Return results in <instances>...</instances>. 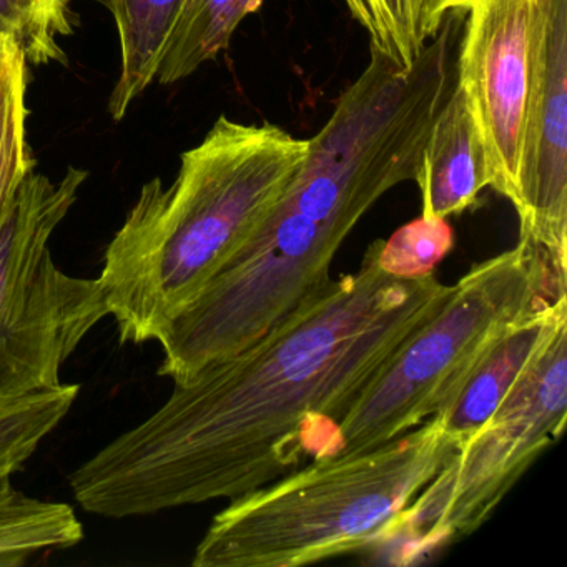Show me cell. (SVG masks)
<instances>
[{
	"label": "cell",
	"mask_w": 567,
	"mask_h": 567,
	"mask_svg": "<svg viewBox=\"0 0 567 567\" xmlns=\"http://www.w3.org/2000/svg\"><path fill=\"white\" fill-rule=\"evenodd\" d=\"M434 277L378 264L330 280L240 353L175 383L147 420L69 476L87 513L147 516L235 499L330 454L338 424L406 338L450 297Z\"/></svg>",
	"instance_id": "obj_1"
},
{
	"label": "cell",
	"mask_w": 567,
	"mask_h": 567,
	"mask_svg": "<svg viewBox=\"0 0 567 567\" xmlns=\"http://www.w3.org/2000/svg\"><path fill=\"white\" fill-rule=\"evenodd\" d=\"M307 154L308 141L277 125L221 115L182 155L171 187H142L101 274L122 344L164 337L267 220Z\"/></svg>",
	"instance_id": "obj_2"
},
{
	"label": "cell",
	"mask_w": 567,
	"mask_h": 567,
	"mask_svg": "<svg viewBox=\"0 0 567 567\" xmlns=\"http://www.w3.org/2000/svg\"><path fill=\"white\" fill-rule=\"evenodd\" d=\"M454 451L433 416L373 450L310 461L231 499L192 566L298 567L380 547Z\"/></svg>",
	"instance_id": "obj_3"
},
{
	"label": "cell",
	"mask_w": 567,
	"mask_h": 567,
	"mask_svg": "<svg viewBox=\"0 0 567 567\" xmlns=\"http://www.w3.org/2000/svg\"><path fill=\"white\" fill-rule=\"evenodd\" d=\"M559 295L566 285L533 245L474 265L361 391L327 457L373 450L433 417L494 341Z\"/></svg>",
	"instance_id": "obj_4"
},
{
	"label": "cell",
	"mask_w": 567,
	"mask_h": 567,
	"mask_svg": "<svg viewBox=\"0 0 567 567\" xmlns=\"http://www.w3.org/2000/svg\"><path fill=\"white\" fill-rule=\"evenodd\" d=\"M410 68L371 45V61L308 154L293 194L358 221L403 182L414 181L437 112L454 82V19H444Z\"/></svg>",
	"instance_id": "obj_5"
},
{
	"label": "cell",
	"mask_w": 567,
	"mask_h": 567,
	"mask_svg": "<svg viewBox=\"0 0 567 567\" xmlns=\"http://www.w3.org/2000/svg\"><path fill=\"white\" fill-rule=\"evenodd\" d=\"M87 172L59 181L28 175L0 212V396L61 386V370L109 317L101 278L64 274L49 241L79 198Z\"/></svg>",
	"instance_id": "obj_6"
},
{
	"label": "cell",
	"mask_w": 567,
	"mask_h": 567,
	"mask_svg": "<svg viewBox=\"0 0 567 567\" xmlns=\"http://www.w3.org/2000/svg\"><path fill=\"white\" fill-rule=\"evenodd\" d=\"M567 324L537 360L523 386L454 451L404 511L393 540L401 563L480 529L501 501L566 426Z\"/></svg>",
	"instance_id": "obj_7"
},
{
	"label": "cell",
	"mask_w": 567,
	"mask_h": 567,
	"mask_svg": "<svg viewBox=\"0 0 567 567\" xmlns=\"http://www.w3.org/2000/svg\"><path fill=\"white\" fill-rule=\"evenodd\" d=\"M519 241L546 255L566 285L567 0H534L530 84L524 114Z\"/></svg>",
	"instance_id": "obj_8"
},
{
	"label": "cell",
	"mask_w": 567,
	"mask_h": 567,
	"mask_svg": "<svg viewBox=\"0 0 567 567\" xmlns=\"http://www.w3.org/2000/svg\"><path fill=\"white\" fill-rule=\"evenodd\" d=\"M457 58L489 162L491 187L517 204L530 84L534 0H474Z\"/></svg>",
	"instance_id": "obj_9"
},
{
	"label": "cell",
	"mask_w": 567,
	"mask_h": 567,
	"mask_svg": "<svg viewBox=\"0 0 567 567\" xmlns=\"http://www.w3.org/2000/svg\"><path fill=\"white\" fill-rule=\"evenodd\" d=\"M563 324H567V295L547 301L487 348L434 414L456 450L523 386Z\"/></svg>",
	"instance_id": "obj_10"
},
{
	"label": "cell",
	"mask_w": 567,
	"mask_h": 567,
	"mask_svg": "<svg viewBox=\"0 0 567 567\" xmlns=\"http://www.w3.org/2000/svg\"><path fill=\"white\" fill-rule=\"evenodd\" d=\"M421 217L450 218L491 187L489 162L466 92L454 84L434 118L416 177Z\"/></svg>",
	"instance_id": "obj_11"
},
{
	"label": "cell",
	"mask_w": 567,
	"mask_h": 567,
	"mask_svg": "<svg viewBox=\"0 0 567 567\" xmlns=\"http://www.w3.org/2000/svg\"><path fill=\"white\" fill-rule=\"evenodd\" d=\"M104 6L117 25L121 78L109 101L115 122L157 78L162 58L185 0H92Z\"/></svg>",
	"instance_id": "obj_12"
},
{
	"label": "cell",
	"mask_w": 567,
	"mask_h": 567,
	"mask_svg": "<svg viewBox=\"0 0 567 567\" xmlns=\"http://www.w3.org/2000/svg\"><path fill=\"white\" fill-rule=\"evenodd\" d=\"M84 540L74 507L28 496L0 473V567L25 566L45 550L71 549Z\"/></svg>",
	"instance_id": "obj_13"
},
{
	"label": "cell",
	"mask_w": 567,
	"mask_h": 567,
	"mask_svg": "<svg viewBox=\"0 0 567 567\" xmlns=\"http://www.w3.org/2000/svg\"><path fill=\"white\" fill-rule=\"evenodd\" d=\"M261 6L264 0H185L155 81L175 84L214 61L240 22Z\"/></svg>",
	"instance_id": "obj_14"
},
{
	"label": "cell",
	"mask_w": 567,
	"mask_h": 567,
	"mask_svg": "<svg viewBox=\"0 0 567 567\" xmlns=\"http://www.w3.org/2000/svg\"><path fill=\"white\" fill-rule=\"evenodd\" d=\"M79 384L22 396H0V473L16 474L29 463L42 441L71 413Z\"/></svg>",
	"instance_id": "obj_15"
},
{
	"label": "cell",
	"mask_w": 567,
	"mask_h": 567,
	"mask_svg": "<svg viewBox=\"0 0 567 567\" xmlns=\"http://www.w3.org/2000/svg\"><path fill=\"white\" fill-rule=\"evenodd\" d=\"M28 62L0 39V212L25 177L34 171L28 142Z\"/></svg>",
	"instance_id": "obj_16"
},
{
	"label": "cell",
	"mask_w": 567,
	"mask_h": 567,
	"mask_svg": "<svg viewBox=\"0 0 567 567\" xmlns=\"http://www.w3.org/2000/svg\"><path fill=\"white\" fill-rule=\"evenodd\" d=\"M72 32L69 0H0V39L16 45L28 64L68 61L59 41Z\"/></svg>",
	"instance_id": "obj_17"
},
{
	"label": "cell",
	"mask_w": 567,
	"mask_h": 567,
	"mask_svg": "<svg viewBox=\"0 0 567 567\" xmlns=\"http://www.w3.org/2000/svg\"><path fill=\"white\" fill-rule=\"evenodd\" d=\"M378 241V264L386 274L417 280L434 274L450 254L454 234L446 218L420 217L398 228L388 240Z\"/></svg>",
	"instance_id": "obj_18"
},
{
	"label": "cell",
	"mask_w": 567,
	"mask_h": 567,
	"mask_svg": "<svg viewBox=\"0 0 567 567\" xmlns=\"http://www.w3.org/2000/svg\"><path fill=\"white\" fill-rule=\"evenodd\" d=\"M371 6L378 24V38L371 45L410 68L424 45L417 32L416 0H371Z\"/></svg>",
	"instance_id": "obj_19"
},
{
	"label": "cell",
	"mask_w": 567,
	"mask_h": 567,
	"mask_svg": "<svg viewBox=\"0 0 567 567\" xmlns=\"http://www.w3.org/2000/svg\"><path fill=\"white\" fill-rule=\"evenodd\" d=\"M344 2H347L348 9H350L351 16L370 32L371 44H373L378 38V24L371 0H344Z\"/></svg>",
	"instance_id": "obj_20"
},
{
	"label": "cell",
	"mask_w": 567,
	"mask_h": 567,
	"mask_svg": "<svg viewBox=\"0 0 567 567\" xmlns=\"http://www.w3.org/2000/svg\"><path fill=\"white\" fill-rule=\"evenodd\" d=\"M434 2L436 0H416L417 32L423 44L436 34L433 25Z\"/></svg>",
	"instance_id": "obj_21"
},
{
	"label": "cell",
	"mask_w": 567,
	"mask_h": 567,
	"mask_svg": "<svg viewBox=\"0 0 567 567\" xmlns=\"http://www.w3.org/2000/svg\"><path fill=\"white\" fill-rule=\"evenodd\" d=\"M474 0H436L433 11V25L436 32L440 25L443 24L446 16H450L451 12L467 11V8H470Z\"/></svg>",
	"instance_id": "obj_22"
}]
</instances>
